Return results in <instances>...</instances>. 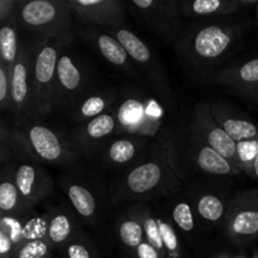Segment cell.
I'll return each instance as SVG.
<instances>
[{
  "label": "cell",
  "mask_w": 258,
  "mask_h": 258,
  "mask_svg": "<svg viewBox=\"0 0 258 258\" xmlns=\"http://www.w3.org/2000/svg\"><path fill=\"white\" fill-rule=\"evenodd\" d=\"M209 107L214 120L233 141L241 143L258 139V125L241 111L221 101L209 102Z\"/></svg>",
  "instance_id": "obj_22"
},
{
  "label": "cell",
  "mask_w": 258,
  "mask_h": 258,
  "mask_svg": "<svg viewBox=\"0 0 258 258\" xmlns=\"http://www.w3.org/2000/svg\"><path fill=\"white\" fill-rule=\"evenodd\" d=\"M184 184L171 166L165 146L160 139L155 138L138 163L113 175L108 189L112 206H121L159 203L175 196Z\"/></svg>",
  "instance_id": "obj_2"
},
{
  "label": "cell",
  "mask_w": 258,
  "mask_h": 258,
  "mask_svg": "<svg viewBox=\"0 0 258 258\" xmlns=\"http://www.w3.org/2000/svg\"><path fill=\"white\" fill-rule=\"evenodd\" d=\"M127 258H164V256L158 251V249L154 248L150 243L144 241L143 243L139 246V248L136 249L133 254H130Z\"/></svg>",
  "instance_id": "obj_36"
},
{
  "label": "cell",
  "mask_w": 258,
  "mask_h": 258,
  "mask_svg": "<svg viewBox=\"0 0 258 258\" xmlns=\"http://www.w3.org/2000/svg\"><path fill=\"white\" fill-rule=\"evenodd\" d=\"M70 42L71 39L38 38L32 71V101L35 120L53 113V88L58 58Z\"/></svg>",
  "instance_id": "obj_9"
},
{
  "label": "cell",
  "mask_w": 258,
  "mask_h": 258,
  "mask_svg": "<svg viewBox=\"0 0 258 258\" xmlns=\"http://www.w3.org/2000/svg\"><path fill=\"white\" fill-rule=\"evenodd\" d=\"M10 19L43 39H73V13L68 0L18 2Z\"/></svg>",
  "instance_id": "obj_7"
},
{
  "label": "cell",
  "mask_w": 258,
  "mask_h": 258,
  "mask_svg": "<svg viewBox=\"0 0 258 258\" xmlns=\"http://www.w3.org/2000/svg\"><path fill=\"white\" fill-rule=\"evenodd\" d=\"M17 4L18 0H0V24L12 17Z\"/></svg>",
  "instance_id": "obj_37"
},
{
  "label": "cell",
  "mask_w": 258,
  "mask_h": 258,
  "mask_svg": "<svg viewBox=\"0 0 258 258\" xmlns=\"http://www.w3.org/2000/svg\"><path fill=\"white\" fill-rule=\"evenodd\" d=\"M191 123L201 134L202 138L206 140V143L217 154L223 156L239 173H242L239 169L238 158H237V143L232 140L228 134L214 120L211 112V107H209V102L201 101L197 103L193 111Z\"/></svg>",
  "instance_id": "obj_19"
},
{
  "label": "cell",
  "mask_w": 258,
  "mask_h": 258,
  "mask_svg": "<svg viewBox=\"0 0 258 258\" xmlns=\"http://www.w3.org/2000/svg\"><path fill=\"white\" fill-rule=\"evenodd\" d=\"M251 176H253V178L258 179V156H257V158H256V160H254L253 165H252Z\"/></svg>",
  "instance_id": "obj_39"
},
{
  "label": "cell",
  "mask_w": 258,
  "mask_h": 258,
  "mask_svg": "<svg viewBox=\"0 0 258 258\" xmlns=\"http://www.w3.org/2000/svg\"><path fill=\"white\" fill-rule=\"evenodd\" d=\"M258 156V139L237 143V158L242 173L251 175L252 165Z\"/></svg>",
  "instance_id": "obj_33"
},
{
  "label": "cell",
  "mask_w": 258,
  "mask_h": 258,
  "mask_svg": "<svg viewBox=\"0 0 258 258\" xmlns=\"http://www.w3.org/2000/svg\"><path fill=\"white\" fill-rule=\"evenodd\" d=\"M115 236L126 257L133 254L145 241L144 224L138 203L130 204L115 218Z\"/></svg>",
  "instance_id": "obj_26"
},
{
  "label": "cell",
  "mask_w": 258,
  "mask_h": 258,
  "mask_svg": "<svg viewBox=\"0 0 258 258\" xmlns=\"http://www.w3.org/2000/svg\"><path fill=\"white\" fill-rule=\"evenodd\" d=\"M249 20L239 14L197 19L185 25L175 44V54L185 75L198 85L213 82L226 60L237 50Z\"/></svg>",
  "instance_id": "obj_1"
},
{
  "label": "cell",
  "mask_w": 258,
  "mask_h": 258,
  "mask_svg": "<svg viewBox=\"0 0 258 258\" xmlns=\"http://www.w3.org/2000/svg\"><path fill=\"white\" fill-rule=\"evenodd\" d=\"M153 140L139 136H115L108 141L97 161L103 169L117 175L138 163Z\"/></svg>",
  "instance_id": "obj_16"
},
{
  "label": "cell",
  "mask_w": 258,
  "mask_h": 258,
  "mask_svg": "<svg viewBox=\"0 0 258 258\" xmlns=\"http://www.w3.org/2000/svg\"><path fill=\"white\" fill-rule=\"evenodd\" d=\"M223 231L237 247L258 241V189L242 190L229 199Z\"/></svg>",
  "instance_id": "obj_12"
},
{
  "label": "cell",
  "mask_w": 258,
  "mask_h": 258,
  "mask_svg": "<svg viewBox=\"0 0 258 258\" xmlns=\"http://www.w3.org/2000/svg\"><path fill=\"white\" fill-rule=\"evenodd\" d=\"M30 207L20 196L14 179L12 161L0 169V212L7 217H24L32 213Z\"/></svg>",
  "instance_id": "obj_28"
},
{
  "label": "cell",
  "mask_w": 258,
  "mask_h": 258,
  "mask_svg": "<svg viewBox=\"0 0 258 258\" xmlns=\"http://www.w3.org/2000/svg\"><path fill=\"white\" fill-rule=\"evenodd\" d=\"M153 204H155L158 212V223L161 242H163L164 258H190L183 238L173 226L165 209L163 208V206L159 207L156 203Z\"/></svg>",
  "instance_id": "obj_29"
},
{
  "label": "cell",
  "mask_w": 258,
  "mask_h": 258,
  "mask_svg": "<svg viewBox=\"0 0 258 258\" xmlns=\"http://www.w3.org/2000/svg\"><path fill=\"white\" fill-rule=\"evenodd\" d=\"M106 29L122 44L133 62L135 63L140 75L146 78L150 87L160 98L164 106L168 110L175 111L176 101L171 81L166 73L165 67L151 47H149L141 38H139L135 33L126 27L106 28Z\"/></svg>",
  "instance_id": "obj_8"
},
{
  "label": "cell",
  "mask_w": 258,
  "mask_h": 258,
  "mask_svg": "<svg viewBox=\"0 0 258 258\" xmlns=\"http://www.w3.org/2000/svg\"><path fill=\"white\" fill-rule=\"evenodd\" d=\"M9 143L17 158L39 164L60 166L64 170L82 165V159L73 150L68 134L39 120L15 121L9 130Z\"/></svg>",
  "instance_id": "obj_4"
},
{
  "label": "cell",
  "mask_w": 258,
  "mask_h": 258,
  "mask_svg": "<svg viewBox=\"0 0 258 258\" xmlns=\"http://www.w3.org/2000/svg\"><path fill=\"white\" fill-rule=\"evenodd\" d=\"M258 4V0H186L180 2L181 15L197 19H214L231 17L248 10Z\"/></svg>",
  "instance_id": "obj_24"
},
{
  "label": "cell",
  "mask_w": 258,
  "mask_h": 258,
  "mask_svg": "<svg viewBox=\"0 0 258 258\" xmlns=\"http://www.w3.org/2000/svg\"><path fill=\"white\" fill-rule=\"evenodd\" d=\"M73 18L85 25L125 27L126 5L120 0H68Z\"/></svg>",
  "instance_id": "obj_18"
},
{
  "label": "cell",
  "mask_w": 258,
  "mask_h": 258,
  "mask_svg": "<svg viewBox=\"0 0 258 258\" xmlns=\"http://www.w3.org/2000/svg\"><path fill=\"white\" fill-rule=\"evenodd\" d=\"M244 97L249 98V100H253V101H257L258 102V85L256 86V87H253L252 90H249L248 92L244 93Z\"/></svg>",
  "instance_id": "obj_38"
},
{
  "label": "cell",
  "mask_w": 258,
  "mask_h": 258,
  "mask_svg": "<svg viewBox=\"0 0 258 258\" xmlns=\"http://www.w3.org/2000/svg\"><path fill=\"white\" fill-rule=\"evenodd\" d=\"M217 176H209L208 180H196L193 184L186 181L184 190L193 206L197 223L201 228H223L227 207L229 199L226 188L219 181H214Z\"/></svg>",
  "instance_id": "obj_13"
},
{
  "label": "cell",
  "mask_w": 258,
  "mask_h": 258,
  "mask_svg": "<svg viewBox=\"0 0 258 258\" xmlns=\"http://www.w3.org/2000/svg\"><path fill=\"white\" fill-rule=\"evenodd\" d=\"M78 37L90 43L110 64L120 70L126 76L133 78H140L141 75L135 63L120 42L107 32L106 28L85 25L76 30Z\"/></svg>",
  "instance_id": "obj_17"
},
{
  "label": "cell",
  "mask_w": 258,
  "mask_h": 258,
  "mask_svg": "<svg viewBox=\"0 0 258 258\" xmlns=\"http://www.w3.org/2000/svg\"><path fill=\"white\" fill-rule=\"evenodd\" d=\"M213 82L227 86L234 92L243 96L258 85V58L222 68L216 75Z\"/></svg>",
  "instance_id": "obj_27"
},
{
  "label": "cell",
  "mask_w": 258,
  "mask_h": 258,
  "mask_svg": "<svg viewBox=\"0 0 258 258\" xmlns=\"http://www.w3.org/2000/svg\"><path fill=\"white\" fill-rule=\"evenodd\" d=\"M168 151L179 178L186 183L197 176H233L239 173L206 143L190 121H176L158 136Z\"/></svg>",
  "instance_id": "obj_3"
},
{
  "label": "cell",
  "mask_w": 258,
  "mask_h": 258,
  "mask_svg": "<svg viewBox=\"0 0 258 258\" xmlns=\"http://www.w3.org/2000/svg\"><path fill=\"white\" fill-rule=\"evenodd\" d=\"M120 91L116 87H101L97 90H88L71 111L70 118L75 125L90 121L102 113L112 110L117 101Z\"/></svg>",
  "instance_id": "obj_23"
},
{
  "label": "cell",
  "mask_w": 258,
  "mask_h": 258,
  "mask_svg": "<svg viewBox=\"0 0 258 258\" xmlns=\"http://www.w3.org/2000/svg\"><path fill=\"white\" fill-rule=\"evenodd\" d=\"M45 237L55 252L72 239L80 229V217L64 206L50 208L45 213Z\"/></svg>",
  "instance_id": "obj_25"
},
{
  "label": "cell",
  "mask_w": 258,
  "mask_h": 258,
  "mask_svg": "<svg viewBox=\"0 0 258 258\" xmlns=\"http://www.w3.org/2000/svg\"><path fill=\"white\" fill-rule=\"evenodd\" d=\"M19 38L18 27L12 19L0 24V59L9 72H12L19 55Z\"/></svg>",
  "instance_id": "obj_30"
},
{
  "label": "cell",
  "mask_w": 258,
  "mask_h": 258,
  "mask_svg": "<svg viewBox=\"0 0 258 258\" xmlns=\"http://www.w3.org/2000/svg\"><path fill=\"white\" fill-rule=\"evenodd\" d=\"M0 122H2V120H0Z\"/></svg>",
  "instance_id": "obj_43"
},
{
  "label": "cell",
  "mask_w": 258,
  "mask_h": 258,
  "mask_svg": "<svg viewBox=\"0 0 258 258\" xmlns=\"http://www.w3.org/2000/svg\"><path fill=\"white\" fill-rule=\"evenodd\" d=\"M125 5L139 23L175 47L184 29L179 0H131Z\"/></svg>",
  "instance_id": "obj_11"
},
{
  "label": "cell",
  "mask_w": 258,
  "mask_h": 258,
  "mask_svg": "<svg viewBox=\"0 0 258 258\" xmlns=\"http://www.w3.org/2000/svg\"><path fill=\"white\" fill-rule=\"evenodd\" d=\"M58 253L62 258H101L97 246L82 231L58 249Z\"/></svg>",
  "instance_id": "obj_31"
},
{
  "label": "cell",
  "mask_w": 258,
  "mask_h": 258,
  "mask_svg": "<svg viewBox=\"0 0 258 258\" xmlns=\"http://www.w3.org/2000/svg\"><path fill=\"white\" fill-rule=\"evenodd\" d=\"M10 108V72L0 59V112Z\"/></svg>",
  "instance_id": "obj_34"
},
{
  "label": "cell",
  "mask_w": 258,
  "mask_h": 258,
  "mask_svg": "<svg viewBox=\"0 0 258 258\" xmlns=\"http://www.w3.org/2000/svg\"><path fill=\"white\" fill-rule=\"evenodd\" d=\"M165 106L160 98L139 87L120 91L112 107L117 121V136L158 138L165 122Z\"/></svg>",
  "instance_id": "obj_5"
},
{
  "label": "cell",
  "mask_w": 258,
  "mask_h": 258,
  "mask_svg": "<svg viewBox=\"0 0 258 258\" xmlns=\"http://www.w3.org/2000/svg\"><path fill=\"white\" fill-rule=\"evenodd\" d=\"M91 88V76L85 63L73 49L64 47L55 71L53 112L68 117L77 101Z\"/></svg>",
  "instance_id": "obj_10"
},
{
  "label": "cell",
  "mask_w": 258,
  "mask_h": 258,
  "mask_svg": "<svg viewBox=\"0 0 258 258\" xmlns=\"http://www.w3.org/2000/svg\"><path fill=\"white\" fill-rule=\"evenodd\" d=\"M117 136V121L112 110L83 123L68 133L73 150L82 161H97L108 141Z\"/></svg>",
  "instance_id": "obj_14"
},
{
  "label": "cell",
  "mask_w": 258,
  "mask_h": 258,
  "mask_svg": "<svg viewBox=\"0 0 258 258\" xmlns=\"http://www.w3.org/2000/svg\"><path fill=\"white\" fill-rule=\"evenodd\" d=\"M4 218H5V216L2 213V212H0V226H2V223H3V221H4Z\"/></svg>",
  "instance_id": "obj_41"
},
{
  "label": "cell",
  "mask_w": 258,
  "mask_h": 258,
  "mask_svg": "<svg viewBox=\"0 0 258 258\" xmlns=\"http://www.w3.org/2000/svg\"><path fill=\"white\" fill-rule=\"evenodd\" d=\"M254 15H256V24L258 25V4L254 8Z\"/></svg>",
  "instance_id": "obj_40"
},
{
  "label": "cell",
  "mask_w": 258,
  "mask_h": 258,
  "mask_svg": "<svg viewBox=\"0 0 258 258\" xmlns=\"http://www.w3.org/2000/svg\"><path fill=\"white\" fill-rule=\"evenodd\" d=\"M59 186L72 209L85 223L97 227L107 216L112 202L108 184L83 165L64 170L59 179Z\"/></svg>",
  "instance_id": "obj_6"
},
{
  "label": "cell",
  "mask_w": 258,
  "mask_h": 258,
  "mask_svg": "<svg viewBox=\"0 0 258 258\" xmlns=\"http://www.w3.org/2000/svg\"><path fill=\"white\" fill-rule=\"evenodd\" d=\"M53 252L55 251L47 237H40L20 242L9 258H52Z\"/></svg>",
  "instance_id": "obj_32"
},
{
  "label": "cell",
  "mask_w": 258,
  "mask_h": 258,
  "mask_svg": "<svg viewBox=\"0 0 258 258\" xmlns=\"http://www.w3.org/2000/svg\"><path fill=\"white\" fill-rule=\"evenodd\" d=\"M38 38L20 44L19 55L10 72V108L19 120H35L32 101V71Z\"/></svg>",
  "instance_id": "obj_15"
},
{
  "label": "cell",
  "mask_w": 258,
  "mask_h": 258,
  "mask_svg": "<svg viewBox=\"0 0 258 258\" xmlns=\"http://www.w3.org/2000/svg\"><path fill=\"white\" fill-rule=\"evenodd\" d=\"M254 258H258V254H256V256H254Z\"/></svg>",
  "instance_id": "obj_42"
},
{
  "label": "cell",
  "mask_w": 258,
  "mask_h": 258,
  "mask_svg": "<svg viewBox=\"0 0 258 258\" xmlns=\"http://www.w3.org/2000/svg\"><path fill=\"white\" fill-rule=\"evenodd\" d=\"M13 155L12 146L9 143V130L0 122V169L10 161Z\"/></svg>",
  "instance_id": "obj_35"
},
{
  "label": "cell",
  "mask_w": 258,
  "mask_h": 258,
  "mask_svg": "<svg viewBox=\"0 0 258 258\" xmlns=\"http://www.w3.org/2000/svg\"><path fill=\"white\" fill-rule=\"evenodd\" d=\"M163 202L164 203L161 206L165 209L173 226L183 238L184 243L191 247L201 244V232L197 229V226L199 224L197 223L193 206L184 190V186L175 196Z\"/></svg>",
  "instance_id": "obj_21"
},
{
  "label": "cell",
  "mask_w": 258,
  "mask_h": 258,
  "mask_svg": "<svg viewBox=\"0 0 258 258\" xmlns=\"http://www.w3.org/2000/svg\"><path fill=\"white\" fill-rule=\"evenodd\" d=\"M14 179L20 196L30 207L40 203L54 193V181L42 165L27 159L13 161Z\"/></svg>",
  "instance_id": "obj_20"
}]
</instances>
